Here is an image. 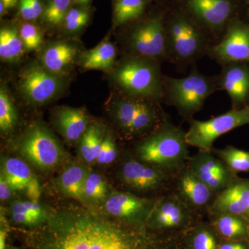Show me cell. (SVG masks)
Wrapping results in <instances>:
<instances>
[{"label":"cell","instance_id":"48","mask_svg":"<svg viewBox=\"0 0 249 249\" xmlns=\"http://www.w3.org/2000/svg\"><path fill=\"white\" fill-rule=\"evenodd\" d=\"M248 243H249V235Z\"/></svg>","mask_w":249,"mask_h":249},{"label":"cell","instance_id":"31","mask_svg":"<svg viewBox=\"0 0 249 249\" xmlns=\"http://www.w3.org/2000/svg\"><path fill=\"white\" fill-rule=\"evenodd\" d=\"M17 121L16 109L9 95L3 87L0 89V129L8 132L14 127Z\"/></svg>","mask_w":249,"mask_h":249},{"label":"cell","instance_id":"46","mask_svg":"<svg viewBox=\"0 0 249 249\" xmlns=\"http://www.w3.org/2000/svg\"><path fill=\"white\" fill-rule=\"evenodd\" d=\"M6 8L5 5L3 4V2L0 1V15L2 16L4 14L5 11H6Z\"/></svg>","mask_w":249,"mask_h":249},{"label":"cell","instance_id":"40","mask_svg":"<svg viewBox=\"0 0 249 249\" xmlns=\"http://www.w3.org/2000/svg\"><path fill=\"white\" fill-rule=\"evenodd\" d=\"M26 192H27V196L31 201H38L41 194L40 187L36 177H34V178L31 180L30 183L26 189Z\"/></svg>","mask_w":249,"mask_h":249},{"label":"cell","instance_id":"12","mask_svg":"<svg viewBox=\"0 0 249 249\" xmlns=\"http://www.w3.org/2000/svg\"><path fill=\"white\" fill-rule=\"evenodd\" d=\"M188 168L201 181L217 195L229 186L237 174L232 173L212 151H199L190 157Z\"/></svg>","mask_w":249,"mask_h":249},{"label":"cell","instance_id":"4","mask_svg":"<svg viewBox=\"0 0 249 249\" xmlns=\"http://www.w3.org/2000/svg\"><path fill=\"white\" fill-rule=\"evenodd\" d=\"M146 57L125 60L117 69V84L134 97L158 98L163 93L160 67Z\"/></svg>","mask_w":249,"mask_h":249},{"label":"cell","instance_id":"22","mask_svg":"<svg viewBox=\"0 0 249 249\" xmlns=\"http://www.w3.org/2000/svg\"><path fill=\"white\" fill-rule=\"evenodd\" d=\"M77 54L76 47L67 42H58L46 49L42 55L44 66L52 73H60L67 68Z\"/></svg>","mask_w":249,"mask_h":249},{"label":"cell","instance_id":"19","mask_svg":"<svg viewBox=\"0 0 249 249\" xmlns=\"http://www.w3.org/2000/svg\"><path fill=\"white\" fill-rule=\"evenodd\" d=\"M188 6L197 19L214 31L224 29L234 10L231 0H188Z\"/></svg>","mask_w":249,"mask_h":249},{"label":"cell","instance_id":"9","mask_svg":"<svg viewBox=\"0 0 249 249\" xmlns=\"http://www.w3.org/2000/svg\"><path fill=\"white\" fill-rule=\"evenodd\" d=\"M197 217L196 213L171 193L157 198L145 224L152 231L188 230L196 224Z\"/></svg>","mask_w":249,"mask_h":249},{"label":"cell","instance_id":"14","mask_svg":"<svg viewBox=\"0 0 249 249\" xmlns=\"http://www.w3.org/2000/svg\"><path fill=\"white\" fill-rule=\"evenodd\" d=\"M211 53L224 65L231 62L249 63V23L232 21L224 38L211 49Z\"/></svg>","mask_w":249,"mask_h":249},{"label":"cell","instance_id":"26","mask_svg":"<svg viewBox=\"0 0 249 249\" xmlns=\"http://www.w3.org/2000/svg\"><path fill=\"white\" fill-rule=\"evenodd\" d=\"M116 55L114 45L106 41L83 55L82 65L86 70H109L114 65Z\"/></svg>","mask_w":249,"mask_h":249},{"label":"cell","instance_id":"2","mask_svg":"<svg viewBox=\"0 0 249 249\" xmlns=\"http://www.w3.org/2000/svg\"><path fill=\"white\" fill-rule=\"evenodd\" d=\"M186 133L165 121L137 147V159L167 173L175 174L189 159Z\"/></svg>","mask_w":249,"mask_h":249},{"label":"cell","instance_id":"24","mask_svg":"<svg viewBox=\"0 0 249 249\" xmlns=\"http://www.w3.org/2000/svg\"><path fill=\"white\" fill-rule=\"evenodd\" d=\"M186 231V249H218L219 236L211 224H196Z\"/></svg>","mask_w":249,"mask_h":249},{"label":"cell","instance_id":"20","mask_svg":"<svg viewBox=\"0 0 249 249\" xmlns=\"http://www.w3.org/2000/svg\"><path fill=\"white\" fill-rule=\"evenodd\" d=\"M57 124L62 135L71 142L81 139L89 127L86 113L78 108H61L57 114Z\"/></svg>","mask_w":249,"mask_h":249},{"label":"cell","instance_id":"35","mask_svg":"<svg viewBox=\"0 0 249 249\" xmlns=\"http://www.w3.org/2000/svg\"><path fill=\"white\" fill-rule=\"evenodd\" d=\"M11 213H26L31 214L40 218L44 221L47 213L41 207L38 201H17L12 203L11 206Z\"/></svg>","mask_w":249,"mask_h":249},{"label":"cell","instance_id":"49","mask_svg":"<svg viewBox=\"0 0 249 249\" xmlns=\"http://www.w3.org/2000/svg\"></svg>","mask_w":249,"mask_h":249},{"label":"cell","instance_id":"23","mask_svg":"<svg viewBox=\"0 0 249 249\" xmlns=\"http://www.w3.org/2000/svg\"><path fill=\"white\" fill-rule=\"evenodd\" d=\"M89 173L84 167L73 165L67 168L60 175L58 186L65 196H70L77 200L84 199L85 179Z\"/></svg>","mask_w":249,"mask_h":249},{"label":"cell","instance_id":"7","mask_svg":"<svg viewBox=\"0 0 249 249\" xmlns=\"http://www.w3.org/2000/svg\"><path fill=\"white\" fill-rule=\"evenodd\" d=\"M114 118L123 132L127 135L137 136L160 127L158 109L142 98H124L114 106Z\"/></svg>","mask_w":249,"mask_h":249},{"label":"cell","instance_id":"8","mask_svg":"<svg viewBox=\"0 0 249 249\" xmlns=\"http://www.w3.org/2000/svg\"><path fill=\"white\" fill-rule=\"evenodd\" d=\"M167 48L179 61L187 62L197 57L204 45L199 28L182 14L174 16L165 29Z\"/></svg>","mask_w":249,"mask_h":249},{"label":"cell","instance_id":"37","mask_svg":"<svg viewBox=\"0 0 249 249\" xmlns=\"http://www.w3.org/2000/svg\"><path fill=\"white\" fill-rule=\"evenodd\" d=\"M89 14L84 10L79 9H72L69 11L68 14L65 17V27L67 30L76 31L80 30L86 25L89 21Z\"/></svg>","mask_w":249,"mask_h":249},{"label":"cell","instance_id":"10","mask_svg":"<svg viewBox=\"0 0 249 249\" xmlns=\"http://www.w3.org/2000/svg\"><path fill=\"white\" fill-rule=\"evenodd\" d=\"M19 151L24 158L40 169H52L63 159V152L57 141L47 129L37 124L27 131Z\"/></svg>","mask_w":249,"mask_h":249},{"label":"cell","instance_id":"47","mask_svg":"<svg viewBox=\"0 0 249 249\" xmlns=\"http://www.w3.org/2000/svg\"><path fill=\"white\" fill-rule=\"evenodd\" d=\"M244 217H245V219L249 222V205L248 210H247V213H246L245 215L244 216Z\"/></svg>","mask_w":249,"mask_h":249},{"label":"cell","instance_id":"1","mask_svg":"<svg viewBox=\"0 0 249 249\" xmlns=\"http://www.w3.org/2000/svg\"><path fill=\"white\" fill-rule=\"evenodd\" d=\"M25 232L30 249H175L174 239L94 209L73 204L52 208Z\"/></svg>","mask_w":249,"mask_h":249},{"label":"cell","instance_id":"34","mask_svg":"<svg viewBox=\"0 0 249 249\" xmlns=\"http://www.w3.org/2000/svg\"><path fill=\"white\" fill-rule=\"evenodd\" d=\"M19 33L26 50H36L42 45V37L40 31L34 24L24 23Z\"/></svg>","mask_w":249,"mask_h":249},{"label":"cell","instance_id":"43","mask_svg":"<svg viewBox=\"0 0 249 249\" xmlns=\"http://www.w3.org/2000/svg\"><path fill=\"white\" fill-rule=\"evenodd\" d=\"M6 232L1 230L0 231V249H6Z\"/></svg>","mask_w":249,"mask_h":249},{"label":"cell","instance_id":"16","mask_svg":"<svg viewBox=\"0 0 249 249\" xmlns=\"http://www.w3.org/2000/svg\"><path fill=\"white\" fill-rule=\"evenodd\" d=\"M20 88L31 102L43 104L53 98L60 88V81L47 69L37 64L28 67L21 76Z\"/></svg>","mask_w":249,"mask_h":249},{"label":"cell","instance_id":"5","mask_svg":"<svg viewBox=\"0 0 249 249\" xmlns=\"http://www.w3.org/2000/svg\"><path fill=\"white\" fill-rule=\"evenodd\" d=\"M249 124V105L241 109H232L222 115L201 121L191 119L186 133L188 145L199 151H211L214 141L232 129Z\"/></svg>","mask_w":249,"mask_h":249},{"label":"cell","instance_id":"29","mask_svg":"<svg viewBox=\"0 0 249 249\" xmlns=\"http://www.w3.org/2000/svg\"><path fill=\"white\" fill-rule=\"evenodd\" d=\"M103 137L99 127L89 125L80 139V155L87 163H93L97 160Z\"/></svg>","mask_w":249,"mask_h":249},{"label":"cell","instance_id":"42","mask_svg":"<svg viewBox=\"0 0 249 249\" xmlns=\"http://www.w3.org/2000/svg\"><path fill=\"white\" fill-rule=\"evenodd\" d=\"M13 191L14 190L7 182L4 175L1 173V178H0V199L1 200L5 201L9 199L12 195Z\"/></svg>","mask_w":249,"mask_h":249},{"label":"cell","instance_id":"3","mask_svg":"<svg viewBox=\"0 0 249 249\" xmlns=\"http://www.w3.org/2000/svg\"><path fill=\"white\" fill-rule=\"evenodd\" d=\"M165 86L170 104L190 121L193 114L200 110L206 98L218 88L217 78L204 76L196 67L186 78H166Z\"/></svg>","mask_w":249,"mask_h":249},{"label":"cell","instance_id":"44","mask_svg":"<svg viewBox=\"0 0 249 249\" xmlns=\"http://www.w3.org/2000/svg\"><path fill=\"white\" fill-rule=\"evenodd\" d=\"M6 6V9H11L14 7L15 5L17 4L18 0H0Z\"/></svg>","mask_w":249,"mask_h":249},{"label":"cell","instance_id":"36","mask_svg":"<svg viewBox=\"0 0 249 249\" xmlns=\"http://www.w3.org/2000/svg\"><path fill=\"white\" fill-rule=\"evenodd\" d=\"M44 10L40 0H19V14L25 20L37 19L43 14Z\"/></svg>","mask_w":249,"mask_h":249},{"label":"cell","instance_id":"38","mask_svg":"<svg viewBox=\"0 0 249 249\" xmlns=\"http://www.w3.org/2000/svg\"><path fill=\"white\" fill-rule=\"evenodd\" d=\"M117 157V150L115 143L109 135L106 136L103 139L101 150L98 155L97 160L100 164H110Z\"/></svg>","mask_w":249,"mask_h":249},{"label":"cell","instance_id":"28","mask_svg":"<svg viewBox=\"0 0 249 249\" xmlns=\"http://www.w3.org/2000/svg\"><path fill=\"white\" fill-rule=\"evenodd\" d=\"M213 153L225 163L232 173L249 172V152L231 145L223 149H212Z\"/></svg>","mask_w":249,"mask_h":249},{"label":"cell","instance_id":"18","mask_svg":"<svg viewBox=\"0 0 249 249\" xmlns=\"http://www.w3.org/2000/svg\"><path fill=\"white\" fill-rule=\"evenodd\" d=\"M249 205V178L237 177L218 193L208 211L210 216L229 214L245 215Z\"/></svg>","mask_w":249,"mask_h":249},{"label":"cell","instance_id":"27","mask_svg":"<svg viewBox=\"0 0 249 249\" xmlns=\"http://www.w3.org/2000/svg\"><path fill=\"white\" fill-rule=\"evenodd\" d=\"M24 49V44L16 28H1L0 31V56L1 59L7 61L16 60L22 55Z\"/></svg>","mask_w":249,"mask_h":249},{"label":"cell","instance_id":"13","mask_svg":"<svg viewBox=\"0 0 249 249\" xmlns=\"http://www.w3.org/2000/svg\"><path fill=\"white\" fill-rule=\"evenodd\" d=\"M156 200L157 199L143 197L128 192H115L106 200L105 211L124 222L146 225L145 223Z\"/></svg>","mask_w":249,"mask_h":249},{"label":"cell","instance_id":"21","mask_svg":"<svg viewBox=\"0 0 249 249\" xmlns=\"http://www.w3.org/2000/svg\"><path fill=\"white\" fill-rule=\"evenodd\" d=\"M211 225L219 237L225 240L247 241L249 222L242 216L222 214L211 215Z\"/></svg>","mask_w":249,"mask_h":249},{"label":"cell","instance_id":"11","mask_svg":"<svg viewBox=\"0 0 249 249\" xmlns=\"http://www.w3.org/2000/svg\"><path fill=\"white\" fill-rule=\"evenodd\" d=\"M172 193L198 216L203 213H208L217 196L187 165L175 174Z\"/></svg>","mask_w":249,"mask_h":249},{"label":"cell","instance_id":"6","mask_svg":"<svg viewBox=\"0 0 249 249\" xmlns=\"http://www.w3.org/2000/svg\"><path fill=\"white\" fill-rule=\"evenodd\" d=\"M175 174L167 173L137 159L131 158L123 164L120 178L132 191L160 193L163 196L173 192Z\"/></svg>","mask_w":249,"mask_h":249},{"label":"cell","instance_id":"45","mask_svg":"<svg viewBox=\"0 0 249 249\" xmlns=\"http://www.w3.org/2000/svg\"><path fill=\"white\" fill-rule=\"evenodd\" d=\"M72 1L76 2V4L83 5V6H86L89 4L90 0H72Z\"/></svg>","mask_w":249,"mask_h":249},{"label":"cell","instance_id":"17","mask_svg":"<svg viewBox=\"0 0 249 249\" xmlns=\"http://www.w3.org/2000/svg\"><path fill=\"white\" fill-rule=\"evenodd\" d=\"M216 78L217 88L225 90L231 98L232 109H241L249 105V62L227 64Z\"/></svg>","mask_w":249,"mask_h":249},{"label":"cell","instance_id":"15","mask_svg":"<svg viewBox=\"0 0 249 249\" xmlns=\"http://www.w3.org/2000/svg\"><path fill=\"white\" fill-rule=\"evenodd\" d=\"M130 45L142 57L154 59L166 55V32L160 18H152L136 28L130 36Z\"/></svg>","mask_w":249,"mask_h":249},{"label":"cell","instance_id":"25","mask_svg":"<svg viewBox=\"0 0 249 249\" xmlns=\"http://www.w3.org/2000/svg\"><path fill=\"white\" fill-rule=\"evenodd\" d=\"M1 173L14 191L27 189L34 178L29 165L18 158H8L4 160Z\"/></svg>","mask_w":249,"mask_h":249},{"label":"cell","instance_id":"39","mask_svg":"<svg viewBox=\"0 0 249 249\" xmlns=\"http://www.w3.org/2000/svg\"><path fill=\"white\" fill-rule=\"evenodd\" d=\"M11 216L14 222L22 224V225L29 226V227H35L43 222V220L40 218L29 214L14 213H11Z\"/></svg>","mask_w":249,"mask_h":249},{"label":"cell","instance_id":"32","mask_svg":"<svg viewBox=\"0 0 249 249\" xmlns=\"http://www.w3.org/2000/svg\"><path fill=\"white\" fill-rule=\"evenodd\" d=\"M72 0H49L44 10V20L51 25H58L65 20Z\"/></svg>","mask_w":249,"mask_h":249},{"label":"cell","instance_id":"41","mask_svg":"<svg viewBox=\"0 0 249 249\" xmlns=\"http://www.w3.org/2000/svg\"><path fill=\"white\" fill-rule=\"evenodd\" d=\"M218 249H249L247 241L225 240L219 244Z\"/></svg>","mask_w":249,"mask_h":249},{"label":"cell","instance_id":"33","mask_svg":"<svg viewBox=\"0 0 249 249\" xmlns=\"http://www.w3.org/2000/svg\"><path fill=\"white\" fill-rule=\"evenodd\" d=\"M107 183L101 175L88 174L85 182V197L96 201H103L107 196Z\"/></svg>","mask_w":249,"mask_h":249},{"label":"cell","instance_id":"30","mask_svg":"<svg viewBox=\"0 0 249 249\" xmlns=\"http://www.w3.org/2000/svg\"><path fill=\"white\" fill-rule=\"evenodd\" d=\"M145 6V0H116L114 6L116 24L120 25L140 17Z\"/></svg>","mask_w":249,"mask_h":249}]
</instances>
